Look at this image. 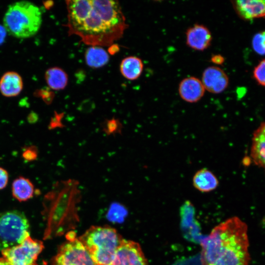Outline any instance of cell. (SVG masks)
<instances>
[{
  "label": "cell",
  "instance_id": "6",
  "mask_svg": "<svg viewBox=\"0 0 265 265\" xmlns=\"http://www.w3.org/2000/svg\"><path fill=\"white\" fill-rule=\"evenodd\" d=\"M44 248L43 242L30 236L20 244L1 250L2 257L10 265H37Z\"/></svg>",
  "mask_w": 265,
  "mask_h": 265
},
{
  "label": "cell",
  "instance_id": "3",
  "mask_svg": "<svg viewBox=\"0 0 265 265\" xmlns=\"http://www.w3.org/2000/svg\"><path fill=\"white\" fill-rule=\"evenodd\" d=\"M42 22L41 11L36 5L21 0L10 4L3 19L7 33L18 38H27L35 35Z\"/></svg>",
  "mask_w": 265,
  "mask_h": 265
},
{
  "label": "cell",
  "instance_id": "9",
  "mask_svg": "<svg viewBox=\"0 0 265 265\" xmlns=\"http://www.w3.org/2000/svg\"><path fill=\"white\" fill-rule=\"evenodd\" d=\"M201 81L205 90L213 94H219L227 88L229 78L221 68L210 66L203 71Z\"/></svg>",
  "mask_w": 265,
  "mask_h": 265
},
{
  "label": "cell",
  "instance_id": "28",
  "mask_svg": "<svg viewBox=\"0 0 265 265\" xmlns=\"http://www.w3.org/2000/svg\"><path fill=\"white\" fill-rule=\"evenodd\" d=\"M7 31L3 25H0V45L2 44L5 39Z\"/></svg>",
  "mask_w": 265,
  "mask_h": 265
},
{
  "label": "cell",
  "instance_id": "18",
  "mask_svg": "<svg viewBox=\"0 0 265 265\" xmlns=\"http://www.w3.org/2000/svg\"><path fill=\"white\" fill-rule=\"evenodd\" d=\"M87 65L94 68L102 67L106 65L109 56L107 52L102 47L90 46L85 53Z\"/></svg>",
  "mask_w": 265,
  "mask_h": 265
},
{
  "label": "cell",
  "instance_id": "13",
  "mask_svg": "<svg viewBox=\"0 0 265 265\" xmlns=\"http://www.w3.org/2000/svg\"><path fill=\"white\" fill-rule=\"evenodd\" d=\"M251 157L256 165L265 169V122L261 123L253 133Z\"/></svg>",
  "mask_w": 265,
  "mask_h": 265
},
{
  "label": "cell",
  "instance_id": "1",
  "mask_svg": "<svg viewBox=\"0 0 265 265\" xmlns=\"http://www.w3.org/2000/svg\"><path fill=\"white\" fill-rule=\"evenodd\" d=\"M66 26L90 46H110L122 38L128 25L117 1L68 0Z\"/></svg>",
  "mask_w": 265,
  "mask_h": 265
},
{
  "label": "cell",
  "instance_id": "7",
  "mask_svg": "<svg viewBox=\"0 0 265 265\" xmlns=\"http://www.w3.org/2000/svg\"><path fill=\"white\" fill-rule=\"evenodd\" d=\"M51 265H95L89 253L74 236H71L59 248Z\"/></svg>",
  "mask_w": 265,
  "mask_h": 265
},
{
  "label": "cell",
  "instance_id": "5",
  "mask_svg": "<svg viewBox=\"0 0 265 265\" xmlns=\"http://www.w3.org/2000/svg\"><path fill=\"white\" fill-rule=\"evenodd\" d=\"M29 236V223L23 212L17 210L0 212L1 250L21 244Z\"/></svg>",
  "mask_w": 265,
  "mask_h": 265
},
{
  "label": "cell",
  "instance_id": "19",
  "mask_svg": "<svg viewBox=\"0 0 265 265\" xmlns=\"http://www.w3.org/2000/svg\"><path fill=\"white\" fill-rule=\"evenodd\" d=\"M45 79L48 86L53 90L64 89L68 83V76L61 68L53 67L49 68L45 72Z\"/></svg>",
  "mask_w": 265,
  "mask_h": 265
},
{
  "label": "cell",
  "instance_id": "20",
  "mask_svg": "<svg viewBox=\"0 0 265 265\" xmlns=\"http://www.w3.org/2000/svg\"><path fill=\"white\" fill-rule=\"evenodd\" d=\"M102 130L107 135L122 134L123 125L119 119H106L102 124Z\"/></svg>",
  "mask_w": 265,
  "mask_h": 265
},
{
  "label": "cell",
  "instance_id": "17",
  "mask_svg": "<svg viewBox=\"0 0 265 265\" xmlns=\"http://www.w3.org/2000/svg\"><path fill=\"white\" fill-rule=\"evenodd\" d=\"M143 69L142 60L136 56H130L124 58L120 64L122 75L127 79L135 80L141 75Z\"/></svg>",
  "mask_w": 265,
  "mask_h": 265
},
{
  "label": "cell",
  "instance_id": "24",
  "mask_svg": "<svg viewBox=\"0 0 265 265\" xmlns=\"http://www.w3.org/2000/svg\"><path fill=\"white\" fill-rule=\"evenodd\" d=\"M23 158L27 161L35 160L38 157V150L36 146H31L25 148L22 153Z\"/></svg>",
  "mask_w": 265,
  "mask_h": 265
},
{
  "label": "cell",
  "instance_id": "27",
  "mask_svg": "<svg viewBox=\"0 0 265 265\" xmlns=\"http://www.w3.org/2000/svg\"><path fill=\"white\" fill-rule=\"evenodd\" d=\"M211 61L216 65H221L224 62L225 58L221 54H215L212 55Z\"/></svg>",
  "mask_w": 265,
  "mask_h": 265
},
{
  "label": "cell",
  "instance_id": "25",
  "mask_svg": "<svg viewBox=\"0 0 265 265\" xmlns=\"http://www.w3.org/2000/svg\"><path fill=\"white\" fill-rule=\"evenodd\" d=\"M94 107L95 105L93 102L86 100L79 106V110L84 113H89L94 109Z\"/></svg>",
  "mask_w": 265,
  "mask_h": 265
},
{
  "label": "cell",
  "instance_id": "12",
  "mask_svg": "<svg viewBox=\"0 0 265 265\" xmlns=\"http://www.w3.org/2000/svg\"><path fill=\"white\" fill-rule=\"evenodd\" d=\"M205 89L201 80L194 77H189L182 80L178 87L181 98L185 101L194 103L203 97Z\"/></svg>",
  "mask_w": 265,
  "mask_h": 265
},
{
  "label": "cell",
  "instance_id": "8",
  "mask_svg": "<svg viewBox=\"0 0 265 265\" xmlns=\"http://www.w3.org/2000/svg\"><path fill=\"white\" fill-rule=\"evenodd\" d=\"M110 265H147V261L139 243L123 238Z\"/></svg>",
  "mask_w": 265,
  "mask_h": 265
},
{
  "label": "cell",
  "instance_id": "26",
  "mask_svg": "<svg viewBox=\"0 0 265 265\" xmlns=\"http://www.w3.org/2000/svg\"><path fill=\"white\" fill-rule=\"evenodd\" d=\"M8 173L4 168L0 167V190L6 187L8 182Z\"/></svg>",
  "mask_w": 265,
  "mask_h": 265
},
{
  "label": "cell",
  "instance_id": "4",
  "mask_svg": "<svg viewBox=\"0 0 265 265\" xmlns=\"http://www.w3.org/2000/svg\"><path fill=\"white\" fill-rule=\"evenodd\" d=\"M78 239L95 265H110L123 238L112 227L93 226Z\"/></svg>",
  "mask_w": 265,
  "mask_h": 265
},
{
  "label": "cell",
  "instance_id": "2",
  "mask_svg": "<svg viewBox=\"0 0 265 265\" xmlns=\"http://www.w3.org/2000/svg\"><path fill=\"white\" fill-rule=\"evenodd\" d=\"M201 265H249L247 225L238 217L215 227L200 241Z\"/></svg>",
  "mask_w": 265,
  "mask_h": 265
},
{
  "label": "cell",
  "instance_id": "15",
  "mask_svg": "<svg viewBox=\"0 0 265 265\" xmlns=\"http://www.w3.org/2000/svg\"><path fill=\"white\" fill-rule=\"evenodd\" d=\"M192 185L202 192H209L215 189L219 185L217 177L208 168L198 170L193 176Z\"/></svg>",
  "mask_w": 265,
  "mask_h": 265
},
{
  "label": "cell",
  "instance_id": "10",
  "mask_svg": "<svg viewBox=\"0 0 265 265\" xmlns=\"http://www.w3.org/2000/svg\"><path fill=\"white\" fill-rule=\"evenodd\" d=\"M186 44L191 49L203 51L208 49L212 41V35L209 29L202 24H195L186 32Z\"/></svg>",
  "mask_w": 265,
  "mask_h": 265
},
{
  "label": "cell",
  "instance_id": "23",
  "mask_svg": "<svg viewBox=\"0 0 265 265\" xmlns=\"http://www.w3.org/2000/svg\"><path fill=\"white\" fill-rule=\"evenodd\" d=\"M64 116V113L63 112L57 113L56 111H54L53 116L51 118L49 125V129L53 130L57 128H64L65 126L62 123V119Z\"/></svg>",
  "mask_w": 265,
  "mask_h": 265
},
{
  "label": "cell",
  "instance_id": "29",
  "mask_svg": "<svg viewBox=\"0 0 265 265\" xmlns=\"http://www.w3.org/2000/svg\"><path fill=\"white\" fill-rule=\"evenodd\" d=\"M0 265H10L7 261L2 257H0Z\"/></svg>",
  "mask_w": 265,
  "mask_h": 265
},
{
  "label": "cell",
  "instance_id": "22",
  "mask_svg": "<svg viewBox=\"0 0 265 265\" xmlns=\"http://www.w3.org/2000/svg\"><path fill=\"white\" fill-rule=\"evenodd\" d=\"M253 74L256 81L265 87V59L261 61L255 67Z\"/></svg>",
  "mask_w": 265,
  "mask_h": 265
},
{
  "label": "cell",
  "instance_id": "16",
  "mask_svg": "<svg viewBox=\"0 0 265 265\" xmlns=\"http://www.w3.org/2000/svg\"><path fill=\"white\" fill-rule=\"evenodd\" d=\"M12 194L14 198L20 202L27 201L31 198L35 192L34 186L28 179L19 177L12 184Z\"/></svg>",
  "mask_w": 265,
  "mask_h": 265
},
{
  "label": "cell",
  "instance_id": "11",
  "mask_svg": "<svg viewBox=\"0 0 265 265\" xmlns=\"http://www.w3.org/2000/svg\"><path fill=\"white\" fill-rule=\"evenodd\" d=\"M232 2L237 14L243 20L265 18V0H239Z\"/></svg>",
  "mask_w": 265,
  "mask_h": 265
},
{
  "label": "cell",
  "instance_id": "21",
  "mask_svg": "<svg viewBox=\"0 0 265 265\" xmlns=\"http://www.w3.org/2000/svg\"><path fill=\"white\" fill-rule=\"evenodd\" d=\"M253 49L258 54H265V30L256 33L252 41Z\"/></svg>",
  "mask_w": 265,
  "mask_h": 265
},
{
  "label": "cell",
  "instance_id": "14",
  "mask_svg": "<svg viewBox=\"0 0 265 265\" xmlns=\"http://www.w3.org/2000/svg\"><path fill=\"white\" fill-rule=\"evenodd\" d=\"M23 88L21 75L15 71H7L0 79V92L6 97L18 96Z\"/></svg>",
  "mask_w": 265,
  "mask_h": 265
}]
</instances>
